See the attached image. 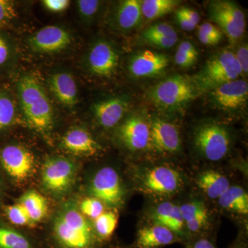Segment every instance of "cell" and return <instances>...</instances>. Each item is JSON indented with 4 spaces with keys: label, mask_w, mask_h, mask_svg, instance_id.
<instances>
[{
    "label": "cell",
    "mask_w": 248,
    "mask_h": 248,
    "mask_svg": "<svg viewBox=\"0 0 248 248\" xmlns=\"http://www.w3.org/2000/svg\"><path fill=\"white\" fill-rule=\"evenodd\" d=\"M52 238L54 248H99L100 244L86 217L74 206L59 213Z\"/></svg>",
    "instance_id": "6da1fadb"
},
{
    "label": "cell",
    "mask_w": 248,
    "mask_h": 248,
    "mask_svg": "<svg viewBox=\"0 0 248 248\" xmlns=\"http://www.w3.org/2000/svg\"><path fill=\"white\" fill-rule=\"evenodd\" d=\"M200 93L192 78L176 75L151 87L148 97L159 110L174 114L188 107Z\"/></svg>",
    "instance_id": "7a4b0ae2"
},
{
    "label": "cell",
    "mask_w": 248,
    "mask_h": 248,
    "mask_svg": "<svg viewBox=\"0 0 248 248\" xmlns=\"http://www.w3.org/2000/svg\"><path fill=\"white\" fill-rule=\"evenodd\" d=\"M21 106L32 128L45 133L53 124L51 103L39 81L31 76H23L17 85Z\"/></svg>",
    "instance_id": "3957f363"
},
{
    "label": "cell",
    "mask_w": 248,
    "mask_h": 248,
    "mask_svg": "<svg viewBox=\"0 0 248 248\" xmlns=\"http://www.w3.org/2000/svg\"><path fill=\"white\" fill-rule=\"evenodd\" d=\"M241 75L242 71L235 54L225 49L209 59L192 79L201 93L238 79Z\"/></svg>",
    "instance_id": "277c9868"
},
{
    "label": "cell",
    "mask_w": 248,
    "mask_h": 248,
    "mask_svg": "<svg viewBox=\"0 0 248 248\" xmlns=\"http://www.w3.org/2000/svg\"><path fill=\"white\" fill-rule=\"evenodd\" d=\"M194 143L205 159L211 161L223 159L231 147V134L221 124L210 122L200 125L195 130Z\"/></svg>",
    "instance_id": "5b68a950"
},
{
    "label": "cell",
    "mask_w": 248,
    "mask_h": 248,
    "mask_svg": "<svg viewBox=\"0 0 248 248\" xmlns=\"http://www.w3.org/2000/svg\"><path fill=\"white\" fill-rule=\"evenodd\" d=\"M210 19L226 34L232 44L239 42L245 33L246 16L236 2L230 0H213L208 4Z\"/></svg>",
    "instance_id": "8992f818"
},
{
    "label": "cell",
    "mask_w": 248,
    "mask_h": 248,
    "mask_svg": "<svg viewBox=\"0 0 248 248\" xmlns=\"http://www.w3.org/2000/svg\"><path fill=\"white\" fill-rule=\"evenodd\" d=\"M76 173V166L71 160L62 156H52L44 163L42 183L50 192L62 194L71 187Z\"/></svg>",
    "instance_id": "52a82bcc"
},
{
    "label": "cell",
    "mask_w": 248,
    "mask_h": 248,
    "mask_svg": "<svg viewBox=\"0 0 248 248\" xmlns=\"http://www.w3.org/2000/svg\"><path fill=\"white\" fill-rule=\"evenodd\" d=\"M120 53L112 42L100 39L93 42L88 50L86 63L94 76L110 78L115 74L120 63Z\"/></svg>",
    "instance_id": "ba28073f"
},
{
    "label": "cell",
    "mask_w": 248,
    "mask_h": 248,
    "mask_svg": "<svg viewBox=\"0 0 248 248\" xmlns=\"http://www.w3.org/2000/svg\"><path fill=\"white\" fill-rule=\"evenodd\" d=\"M90 192L94 198L110 206L123 203L124 189L120 175L113 168L104 167L93 178Z\"/></svg>",
    "instance_id": "9c48e42d"
},
{
    "label": "cell",
    "mask_w": 248,
    "mask_h": 248,
    "mask_svg": "<svg viewBox=\"0 0 248 248\" xmlns=\"http://www.w3.org/2000/svg\"><path fill=\"white\" fill-rule=\"evenodd\" d=\"M0 161L6 172L17 181H24L32 172L34 156L29 150L18 145H10L0 152Z\"/></svg>",
    "instance_id": "30bf717a"
},
{
    "label": "cell",
    "mask_w": 248,
    "mask_h": 248,
    "mask_svg": "<svg viewBox=\"0 0 248 248\" xmlns=\"http://www.w3.org/2000/svg\"><path fill=\"white\" fill-rule=\"evenodd\" d=\"M170 64L167 55L151 50L137 52L128 63L129 73L134 78H155L161 76Z\"/></svg>",
    "instance_id": "8fae6325"
},
{
    "label": "cell",
    "mask_w": 248,
    "mask_h": 248,
    "mask_svg": "<svg viewBox=\"0 0 248 248\" xmlns=\"http://www.w3.org/2000/svg\"><path fill=\"white\" fill-rule=\"evenodd\" d=\"M212 102L221 110L236 111L244 107L248 99V84L244 79L230 81L209 91Z\"/></svg>",
    "instance_id": "7c38bea8"
},
{
    "label": "cell",
    "mask_w": 248,
    "mask_h": 248,
    "mask_svg": "<svg viewBox=\"0 0 248 248\" xmlns=\"http://www.w3.org/2000/svg\"><path fill=\"white\" fill-rule=\"evenodd\" d=\"M71 35L66 29L58 26H47L37 31L28 40L33 51L53 53L61 51L71 45Z\"/></svg>",
    "instance_id": "4fadbf2b"
},
{
    "label": "cell",
    "mask_w": 248,
    "mask_h": 248,
    "mask_svg": "<svg viewBox=\"0 0 248 248\" xmlns=\"http://www.w3.org/2000/svg\"><path fill=\"white\" fill-rule=\"evenodd\" d=\"M142 185L145 190L154 195H172L182 186V178L172 168L156 166L145 174Z\"/></svg>",
    "instance_id": "5bb4252c"
},
{
    "label": "cell",
    "mask_w": 248,
    "mask_h": 248,
    "mask_svg": "<svg viewBox=\"0 0 248 248\" xmlns=\"http://www.w3.org/2000/svg\"><path fill=\"white\" fill-rule=\"evenodd\" d=\"M150 144L160 153H178L182 142L177 127L167 121L155 117L150 124Z\"/></svg>",
    "instance_id": "9a60e30c"
},
{
    "label": "cell",
    "mask_w": 248,
    "mask_h": 248,
    "mask_svg": "<svg viewBox=\"0 0 248 248\" xmlns=\"http://www.w3.org/2000/svg\"><path fill=\"white\" fill-rule=\"evenodd\" d=\"M141 1L124 0L119 1L109 19L110 27L117 32L128 34L136 30L143 21Z\"/></svg>",
    "instance_id": "2e32d148"
},
{
    "label": "cell",
    "mask_w": 248,
    "mask_h": 248,
    "mask_svg": "<svg viewBox=\"0 0 248 248\" xmlns=\"http://www.w3.org/2000/svg\"><path fill=\"white\" fill-rule=\"evenodd\" d=\"M118 136L128 149L142 151L150 145V125L141 116H130L119 128Z\"/></svg>",
    "instance_id": "e0dca14e"
},
{
    "label": "cell",
    "mask_w": 248,
    "mask_h": 248,
    "mask_svg": "<svg viewBox=\"0 0 248 248\" xmlns=\"http://www.w3.org/2000/svg\"><path fill=\"white\" fill-rule=\"evenodd\" d=\"M128 97L116 96L98 101L93 104V113L98 124L105 128L115 127L123 118L129 107Z\"/></svg>",
    "instance_id": "ac0fdd59"
},
{
    "label": "cell",
    "mask_w": 248,
    "mask_h": 248,
    "mask_svg": "<svg viewBox=\"0 0 248 248\" xmlns=\"http://www.w3.org/2000/svg\"><path fill=\"white\" fill-rule=\"evenodd\" d=\"M62 145L68 153L82 156H93L100 150V146L91 133L80 127L68 130L62 138Z\"/></svg>",
    "instance_id": "d6986e66"
},
{
    "label": "cell",
    "mask_w": 248,
    "mask_h": 248,
    "mask_svg": "<svg viewBox=\"0 0 248 248\" xmlns=\"http://www.w3.org/2000/svg\"><path fill=\"white\" fill-rule=\"evenodd\" d=\"M49 87L59 102L68 107L78 103V85L73 76L66 72H59L50 76Z\"/></svg>",
    "instance_id": "ffe728a7"
},
{
    "label": "cell",
    "mask_w": 248,
    "mask_h": 248,
    "mask_svg": "<svg viewBox=\"0 0 248 248\" xmlns=\"http://www.w3.org/2000/svg\"><path fill=\"white\" fill-rule=\"evenodd\" d=\"M140 40L145 45L161 49L172 48L178 41L177 31L166 22H157L146 28L140 35Z\"/></svg>",
    "instance_id": "44dd1931"
},
{
    "label": "cell",
    "mask_w": 248,
    "mask_h": 248,
    "mask_svg": "<svg viewBox=\"0 0 248 248\" xmlns=\"http://www.w3.org/2000/svg\"><path fill=\"white\" fill-rule=\"evenodd\" d=\"M177 241V235L170 230L156 224L139 231L135 248H161Z\"/></svg>",
    "instance_id": "7402d4cb"
},
{
    "label": "cell",
    "mask_w": 248,
    "mask_h": 248,
    "mask_svg": "<svg viewBox=\"0 0 248 248\" xmlns=\"http://www.w3.org/2000/svg\"><path fill=\"white\" fill-rule=\"evenodd\" d=\"M197 184L209 198L218 199L231 186L226 176L215 170H208L199 177Z\"/></svg>",
    "instance_id": "603a6c76"
},
{
    "label": "cell",
    "mask_w": 248,
    "mask_h": 248,
    "mask_svg": "<svg viewBox=\"0 0 248 248\" xmlns=\"http://www.w3.org/2000/svg\"><path fill=\"white\" fill-rule=\"evenodd\" d=\"M221 208L234 213L247 215L248 195L247 192L239 186H230L218 198Z\"/></svg>",
    "instance_id": "cb8c5ba5"
},
{
    "label": "cell",
    "mask_w": 248,
    "mask_h": 248,
    "mask_svg": "<svg viewBox=\"0 0 248 248\" xmlns=\"http://www.w3.org/2000/svg\"><path fill=\"white\" fill-rule=\"evenodd\" d=\"M19 202L27 210L33 224L42 221L48 213V202L37 191H27L21 197Z\"/></svg>",
    "instance_id": "d4e9b609"
},
{
    "label": "cell",
    "mask_w": 248,
    "mask_h": 248,
    "mask_svg": "<svg viewBox=\"0 0 248 248\" xmlns=\"http://www.w3.org/2000/svg\"><path fill=\"white\" fill-rule=\"evenodd\" d=\"M177 0H143L141 1L143 17L152 21L170 14L177 8Z\"/></svg>",
    "instance_id": "484cf974"
},
{
    "label": "cell",
    "mask_w": 248,
    "mask_h": 248,
    "mask_svg": "<svg viewBox=\"0 0 248 248\" xmlns=\"http://www.w3.org/2000/svg\"><path fill=\"white\" fill-rule=\"evenodd\" d=\"M118 223V217L113 212L103 213L94 219L93 231L99 244L108 241L115 232Z\"/></svg>",
    "instance_id": "4316f807"
},
{
    "label": "cell",
    "mask_w": 248,
    "mask_h": 248,
    "mask_svg": "<svg viewBox=\"0 0 248 248\" xmlns=\"http://www.w3.org/2000/svg\"><path fill=\"white\" fill-rule=\"evenodd\" d=\"M0 248H36L27 236L14 230L0 227Z\"/></svg>",
    "instance_id": "83f0119b"
},
{
    "label": "cell",
    "mask_w": 248,
    "mask_h": 248,
    "mask_svg": "<svg viewBox=\"0 0 248 248\" xmlns=\"http://www.w3.org/2000/svg\"><path fill=\"white\" fill-rule=\"evenodd\" d=\"M102 4V1L97 0H79L77 1V8L80 17L85 22L91 23L97 17Z\"/></svg>",
    "instance_id": "f1b7e54d"
},
{
    "label": "cell",
    "mask_w": 248,
    "mask_h": 248,
    "mask_svg": "<svg viewBox=\"0 0 248 248\" xmlns=\"http://www.w3.org/2000/svg\"><path fill=\"white\" fill-rule=\"evenodd\" d=\"M6 213L9 221L18 226H31L33 224L27 210L19 202L6 207Z\"/></svg>",
    "instance_id": "f546056e"
},
{
    "label": "cell",
    "mask_w": 248,
    "mask_h": 248,
    "mask_svg": "<svg viewBox=\"0 0 248 248\" xmlns=\"http://www.w3.org/2000/svg\"><path fill=\"white\" fill-rule=\"evenodd\" d=\"M16 116V106L11 98L0 94V129L9 126Z\"/></svg>",
    "instance_id": "4dcf8cb0"
},
{
    "label": "cell",
    "mask_w": 248,
    "mask_h": 248,
    "mask_svg": "<svg viewBox=\"0 0 248 248\" xmlns=\"http://www.w3.org/2000/svg\"><path fill=\"white\" fill-rule=\"evenodd\" d=\"M79 210L85 217L95 219L104 213V203L94 197L85 199L80 205Z\"/></svg>",
    "instance_id": "1f68e13d"
},
{
    "label": "cell",
    "mask_w": 248,
    "mask_h": 248,
    "mask_svg": "<svg viewBox=\"0 0 248 248\" xmlns=\"http://www.w3.org/2000/svg\"><path fill=\"white\" fill-rule=\"evenodd\" d=\"M184 222L190 221L202 214L208 212L203 203L200 202H190L179 207Z\"/></svg>",
    "instance_id": "d6a6232c"
},
{
    "label": "cell",
    "mask_w": 248,
    "mask_h": 248,
    "mask_svg": "<svg viewBox=\"0 0 248 248\" xmlns=\"http://www.w3.org/2000/svg\"><path fill=\"white\" fill-rule=\"evenodd\" d=\"M174 204L170 202H164L159 204L153 214V219L155 224L166 227L170 215L172 213Z\"/></svg>",
    "instance_id": "836d02e7"
},
{
    "label": "cell",
    "mask_w": 248,
    "mask_h": 248,
    "mask_svg": "<svg viewBox=\"0 0 248 248\" xmlns=\"http://www.w3.org/2000/svg\"><path fill=\"white\" fill-rule=\"evenodd\" d=\"M184 224H185V222H184L182 213H181L180 208L179 206L174 205L172 213L168 220L166 228H169L174 234H178L182 233Z\"/></svg>",
    "instance_id": "e575fe53"
},
{
    "label": "cell",
    "mask_w": 248,
    "mask_h": 248,
    "mask_svg": "<svg viewBox=\"0 0 248 248\" xmlns=\"http://www.w3.org/2000/svg\"><path fill=\"white\" fill-rule=\"evenodd\" d=\"M14 4L8 0H0V25L11 22L16 17Z\"/></svg>",
    "instance_id": "d590c367"
},
{
    "label": "cell",
    "mask_w": 248,
    "mask_h": 248,
    "mask_svg": "<svg viewBox=\"0 0 248 248\" xmlns=\"http://www.w3.org/2000/svg\"><path fill=\"white\" fill-rule=\"evenodd\" d=\"M199 32L208 36L217 44L219 43L223 38V33L219 28L215 26L213 23L205 22L200 26Z\"/></svg>",
    "instance_id": "8d00e7d4"
},
{
    "label": "cell",
    "mask_w": 248,
    "mask_h": 248,
    "mask_svg": "<svg viewBox=\"0 0 248 248\" xmlns=\"http://www.w3.org/2000/svg\"><path fill=\"white\" fill-rule=\"evenodd\" d=\"M208 214L206 213L202 214L190 221L186 222V225L187 230L192 233H197L202 231L208 221Z\"/></svg>",
    "instance_id": "74e56055"
},
{
    "label": "cell",
    "mask_w": 248,
    "mask_h": 248,
    "mask_svg": "<svg viewBox=\"0 0 248 248\" xmlns=\"http://www.w3.org/2000/svg\"><path fill=\"white\" fill-rule=\"evenodd\" d=\"M235 54L236 60L241 68L242 74L247 76L248 72V47L247 44H244L239 47Z\"/></svg>",
    "instance_id": "f35d334b"
},
{
    "label": "cell",
    "mask_w": 248,
    "mask_h": 248,
    "mask_svg": "<svg viewBox=\"0 0 248 248\" xmlns=\"http://www.w3.org/2000/svg\"><path fill=\"white\" fill-rule=\"evenodd\" d=\"M177 51L183 54V55H186V56L188 57V58L195 60L196 62L198 61V50H197L195 46L190 41H184V42H182L178 46Z\"/></svg>",
    "instance_id": "ab89813d"
},
{
    "label": "cell",
    "mask_w": 248,
    "mask_h": 248,
    "mask_svg": "<svg viewBox=\"0 0 248 248\" xmlns=\"http://www.w3.org/2000/svg\"><path fill=\"white\" fill-rule=\"evenodd\" d=\"M45 9L53 13H60L68 9L70 5L68 0H45L42 1Z\"/></svg>",
    "instance_id": "60d3db41"
},
{
    "label": "cell",
    "mask_w": 248,
    "mask_h": 248,
    "mask_svg": "<svg viewBox=\"0 0 248 248\" xmlns=\"http://www.w3.org/2000/svg\"><path fill=\"white\" fill-rule=\"evenodd\" d=\"M176 12L187 18V19H189L191 22L193 23L196 26L198 25L199 23L200 22L201 17L200 14H199L197 11L190 9V8L182 6V7L179 8L176 11Z\"/></svg>",
    "instance_id": "b9f144b4"
},
{
    "label": "cell",
    "mask_w": 248,
    "mask_h": 248,
    "mask_svg": "<svg viewBox=\"0 0 248 248\" xmlns=\"http://www.w3.org/2000/svg\"><path fill=\"white\" fill-rule=\"evenodd\" d=\"M187 248H217L216 246L206 237H201L194 240L191 244H188Z\"/></svg>",
    "instance_id": "7bdbcfd3"
},
{
    "label": "cell",
    "mask_w": 248,
    "mask_h": 248,
    "mask_svg": "<svg viewBox=\"0 0 248 248\" xmlns=\"http://www.w3.org/2000/svg\"><path fill=\"white\" fill-rule=\"evenodd\" d=\"M175 19L179 27L182 28L183 30L186 31H192L195 29L197 26L193 23L190 22L189 19L182 16V15L175 12Z\"/></svg>",
    "instance_id": "ee69618b"
},
{
    "label": "cell",
    "mask_w": 248,
    "mask_h": 248,
    "mask_svg": "<svg viewBox=\"0 0 248 248\" xmlns=\"http://www.w3.org/2000/svg\"><path fill=\"white\" fill-rule=\"evenodd\" d=\"M9 55V46L4 39L0 35V65L7 61Z\"/></svg>",
    "instance_id": "f6af8a7d"
},
{
    "label": "cell",
    "mask_w": 248,
    "mask_h": 248,
    "mask_svg": "<svg viewBox=\"0 0 248 248\" xmlns=\"http://www.w3.org/2000/svg\"><path fill=\"white\" fill-rule=\"evenodd\" d=\"M232 248H247V247H246L245 244H239L235 245V246H233Z\"/></svg>",
    "instance_id": "bcb514c9"
}]
</instances>
